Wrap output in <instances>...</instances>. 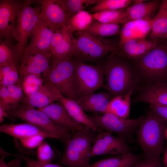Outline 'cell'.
<instances>
[{
  "label": "cell",
  "instance_id": "obj_33",
  "mask_svg": "<svg viewBox=\"0 0 167 167\" xmlns=\"http://www.w3.org/2000/svg\"><path fill=\"white\" fill-rule=\"evenodd\" d=\"M100 0H58L66 12L68 19L88 6L96 4Z\"/></svg>",
  "mask_w": 167,
  "mask_h": 167
},
{
  "label": "cell",
  "instance_id": "obj_4",
  "mask_svg": "<svg viewBox=\"0 0 167 167\" xmlns=\"http://www.w3.org/2000/svg\"><path fill=\"white\" fill-rule=\"evenodd\" d=\"M135 61V71L150 82L167 81V47L158 44Z\"/></svg>",
  "mask_w": 167,
  "mask_h": 167
},
{
  "label": "cell",
  "instance_id": "obj_49",
  "mask_svg": "<svg viewBox=\"0 0 167 167\" xmlns=\"http://www.w3.org/2000/svg\"><path fill=\"white\" fill-rule=\"evenodd\" d=\"M166 46L167 47V44H166Z\"/></svg>",
  "mask_w": 167,
  "mask_h": 167
},
{
  "label": "cell",
  "instance_id": "obj_23",
  "mask_svg": "<svg viewBox=\"0 0 167 167\" xmlns=\"http://www.w3.org/2000/svg\"><path fill=\"white\" fill-rule=\"evenodd\" d=\"M144 1L142 0L126 8L127 22L139 19H152L158 11L162 0Z\"/></svg>",
  "mask_w": 167,
  "mask_h": 167
},
{
  "label": "cell",
  "instance_id": "obj_1",
  "mask_svg": "<svg viewBox=\"0 0 167 167\" xmlns=\"http://www.w3.org/2000/svg\"><path fill=\"white\" fill-rule=\"evenodd\" d=\"M167 124V121L152 111L144 117L137 130V136L145 159L160 162Z\"/></svg>",
  "mask_w": 167,
  "mask_h": 167
},
{
  "label": "cell",
  "instance_id": "obj_48",
  "mask_svg": "<svg viewBox=\"0 0 167 167\" xmlns=\"http://www.w3.org/2000/svg\"><path fill=\"white\" fill-rule=\"evenodd\" d=\"M165 137L167 139V127L165 130Z\"/></svg>",
  "mask_w": 167,
  "mask_h": 167
},
{
  "label": "cell",
  "instance_id": "obj_2",
  "mask_svg": "<svg viewBox=\"0 0 167 167\" xmlns=\"http://www.w3.org/2000/svg\"><path fill=\"white\" fill-rule=\"evenodd\" d=\"M104 68L105 88L111 96L123 95L134 90L135 83L134 73L124 59L115 53H111Z\"/></svg>",
  "mask_w": 167,
  "mask_h": 167
},
{
  "label": "cell",
  "instance_id": "obj_32",
  "mask_svg": "<svg viewBox=\"0 0 167 167\" xmlns=\"http://www.w3.org/2000/svg\"><path fill=\"white\" fill-rule=\"evenodd\" d=\"M21 56L16 46L11 43L0 38V65L13 63L18 66Z\"/></svg>",
  "mask_w": 167,
  "mask_h": 167
},
{
  "label": "cell",
  "instance_id": "obj_13",
  "mask_svg": "<svg viewBox=\"0 0 167 167\" xmlns=\"http://www.w3.org/2000/svg\"><path fill=\"white\" fill-rule=\"evenodd\" d=\"M92 148L91 156L105 154L120 155L129 153L125 140L112 135L111 132L103 131L96 137Z\"/></svg>",
  "mask_w": 167,
  "mask_h": 167
},
{
  "label": "cell",
  "instance_id": "obj_27",
  "mask_svg": "<svg viewBox=\"0 0 167 167\" xmlns=\"http://www.w3.org/2000/svg\"><path fill=\"white\" fill-rule=\"evenodd\" d=\"M133 90L124 95L113 97L109 101L105 113L127 118L129 114L131 98Z\"/></svg>",
  "mask_w": 167,
  "mask_h": 167
},
{
  "label": "cell",
  "instance_id": "obj_20",
  "mask_svg": "<svg viewBox=\"0 0 167 167\" xmlns=\"http://www.w3.org/2000/svg\"><path fill=\"white\" fill-rule=\"evenodd\" d=\"M158 44L157 41L132 39L125 42L115 53L123 59L134 61L145 54Z\"/></svg>",
  "mask_w": 167,
  "mask_h": 167
},
{
  "label": "cell",
  "instance_id": "obj_12",
  "mask_svg": "<svg viewBox=\"0 0 167 167\" xmlns=\"http://www.w3.org/2000/svg\"><path fill=\"white\" fill-rule=\"evenodd\" d=\"M51 57L50 52L24 50L19 62V77L33 74L41 75L45 79L50 68Z\"/></svg>",
  "mask_w": 167,
  "mask_h": 167
},
{
  "label": "cell",
  "instance_id": "obj_31",
  "mask_svg": "<svg viewBox=\"0 0 167 167\" xmlns=\"http://www.w3.org/2000/svg\"><path fill=\"white\" fill-rule=\"evenodd\" d=\"M120 30L119 24L102 23L94 20L83 31L93 36L104 37L115 35L119 33Z\"/></svg>",
  "mask_w": 167,
  "mask_h": 167
},
{
  "label": "cell",
  "instance_id": "obj_26",
  "mask_svg": "<svg viewBox=\"0 0 167 167\" xmlns=\"http://www.w3.org/2000/svg\"><path fill=\"white\" fill-rule=\"evenodd\" d=\"M150 40L167 38V0H162L160 7L152 19Z\"/></svg>",
  "mask_w": 167,
  "mask_h": 167
},
{
  "label": "cell",
  "instance_id": "obj_21",
  "mask_svg": "<svg viewBox=\"0 0 167 167\" xmlns=\"http://www.w3.org/2000/svg\"><path fill=\"white\" fill-rule=\"evenodd\" d=\"M0 132L19 139L33 135H40L46 138L60 140L59 138L56 135L28 122L2 124L0 126Z\"/></svg>",
  "mask_w": 167,
  "mask_h": 167
},
{
  "label": "cell",
  "instance_id": "obj_39",
  "mask_svg": "<svg viewBox=\"0 0 167 167\" xmlns=\"http://www.w3.org/2000/svg\"><path fill=\"white\" fill-rule=\"evenodd\" d=\"M46 138L42 135H35L19 139L22 145L25 148L34 149L38 146Z\"/></svg>",
  "mask_w": 167,
  "mask_h": 167
},
{
  "label": "cell",
  "instance_id": "obj_28",
  "mask_svg": "<svg viewBox=\"0 0 167 167\" xmlns=\"http://www.w3.org/2000/svg\"><path fill=\"white\" fill-rule=\"evenodd\" d=\"M139 161L138 156L128 153L100 160L89 167H133Z\"/></svg>",
  "mask_w": 167,
  "mask_h": 167
},
{
  "label": "cell",
  "instance_id": "obj_18",
  "mask_svg": "<svg viewBox=\"0 0 167 167\" xmlns=\"http://www.w3.org/2000/svg\"><path fill=\"white\" fill-rule=\"evenodd\" d=\"M61 95L52 84L45 80L39 90L29 96H25L20 102L40 108L59 101Z\"/></svg>",
  "mask_w": 167,
  "mask_h": 167
},
{
  "label": "cell",
  "instance_id": "obj_24",
  "mask_svg": "<svg viewBox=\"0 0 167 167\" xmlns=\"http://www.w3.org/2000/svg\"><path fill=\"white\" fill-rule=\"evenodd\" d=\"M111 96L109 92L93 93L80 98L76 101L84 111L104 114L111 99Z\"/></svg>",
  "mask_w": 167,
  "mask_h": 167
},
{
  "label": "cell",
  "instance_id": "obj_10",
  "mask_svg": "<svg viewBox=\"0 0 167 167\" xmlns=\"http://www.w3.org/2000/svg\"><path fill=\"white\" fill-rule=\"evenodd\" d=\"M89 117L99 129L116 133L125 140L139 127L144 118L141 117L136 119H130L110 113L102 115L94 113Z\"/></svg>",
  "mask_w": 167,
  "mask_h": 167
},
{
  "label": "cell",
  "instance_id": "obj_17",
  "mask_svg": "<svg viewBox=\"0 0 167 167\" xmlns=\"http://www.w3.org/2000/svg\"><path fill=\"white\" fill-rule=\"evenodd\" d=\"M54 32L39 19L31 33L29 44L24 50L43 53L50 52L51 41Z\"/></svg>",
  "mask_w": 167,
  "mask_h": 167
},
{
  "label": "cell",
  "instance_id": "obj_29",
  "mask_svg": "<svg viewBox=\"0 0 167 167\" xmlns=\"http://www.w3.org/2000/svg\"><path fill=\"white\" fill-rule=\"evenodd\" d=\"M94 20L92 14L82 10L68 19L65 25L73 32L76 31H83L89 27Z\"/></svg>",
  "mask_w": 167,
  "mask_h": 167
},
{
  "label": "cell",
  "instance_id": "obj_8",
  "mask_svg": "<svg viewBox=\"0 0 167 167\" xmlns=\"http://www.w3.org/2000/svg\"><path fill=\"white\" fill-rule=\"evenodd\" d=\"M9 116L19 118L58 137L66 142L72 134L55 124L43 112L21 103L11 105Z\"/></svg>",
  "mask_w": 167,
  "mask_h": 167
},
{
  "label": "cell",
  "instance_id": "obj_35",
  "mask_svg": "<svg viewBox=\"0 0 167 167\" xmlns=\"http://www.w3.org/2000/svg\"><path fill=\"white\" fill-rule=\"evenodd\" d=\"M21 78L22 88L25 96H29L36 92L45 81L41 75L36 74H28Z\"/></svg>",
  "mask_w": 167,
  "mask_h": 167
},
{
  "label": "cell",
  "instance_id": "obj_6",
  "mask_svg": "<svg viewBox=\"0 0 167 167\" xmlns=\"http://www.w3.org/2000/svg\"><path fill=\"white\" fill-rule=\"evenodd\" d=\"M74 62V86L77 101L94 92L103 85L104 67L88 64L77 58Z\"/></svg>",
  "mask_w": 167,
  "mask_h": 167
},
{
  "label": "cell",
  "instance_id": "obj_44",
  "mask_svg": "<svg viewBox=\"0 0 167 167\" xmlns=\"http://www.w3.org/2000/svg\"><path fill=\"white\" fill-rule=\"evenodd\" d=\"M11 105L0 102V122L2 123L6 118L10 117L9 111Z\"/></svg>",
  "mask_w": 167,
  "mask_h": 167
},
{
  "label": "cell",
  "instance_id": "obj_47",
  "mask_svg": "<svg viewBox=\"0 0 167 167\" xmlns=\"http://www.w3.org/2000/svg\"><path fill=\"white\" fill-rule=\"evenodd\" d=\"M25 163L26 167H34V166H33L32 165L28 162H25Z\"/></svg>",
  "mask_w": 167,
  "mask_h": 167
},
{
  "label": "cell",
  "instance_id": "obj_45",
  "mask_svg": "<svg viewBox=\"0 0 167 167\" xmlns=\"http://www.w3.org/2000/svg\"><path fill=\"white\" fill-rule=\"evenodd\" d=\"M0 167H20V160L16 159L6 164L4 159L1 158L0 159Z\"/></svg>",
  "mask_w": 167,
  "mask_h": 167
},
{
  "label": "cell",
  "instance_id": "obj_7",
  "mask_svg": "<svg viewBox=\"0 0 167 167\" xmlns=\"http://www.w3.org/2000/svg\"><path fill=\"white\" fill-rule=\"evenodd\" d=\"M74 67L72 58L57 59L52 57L50 68L45 79L52 84L62 95L76 101Z\"/></svg>",
  "mask_w": 167,
  "mask_h": 167
},
{
  "label": "cell",
  "instance_id": "obj_37",
  "mask_svg": "<svg viewBox=\"0 0 167 167\" xmlns=\"http://www.w3.org/2000/svg\"><path fill=\"white\" fill-rule=\"evenodd\" d=\"M54 156L53 150L47 142L43 141L38 147L37 158L39 162L43 164L50 163Z\"/></svg>",
  "mask_w": 167,
  "mask_h": 167
},
{
  "label": "cell",
  "instance_id": "obj_3",
  "mask_svg": "<svg viewBox=\"0 0 167 167\" xmlns=\"http://www.w3.org/2000/svg\"><path fill=\"white\" fill-rule=\"evenodd\" d=\"M94 131L86 127L84 130L73 133L65 142L59 163L67 167H89L91 145L96 137Z\"/></svg>",
  "mask_w": 167,
  "mask_h": 167
},
{
  "label": "cell",
  "instance_id": "obj_5",
  "mask_svg": "<svg viewBox=\"0 0 167 167\" xmlns=\"http://www.w3.org/2000/svg\"><path fill=\"white\" fill-rule=\"evenodd\" d=\"M78 32L75 56L82 61L97 60L117 50L118 45L112 40L93 36L84 31Z\"/></svg>",
  "mask_w": 167,
  "mask_h": 167
},
{
  "label": "cell",
  "instance_id": "obj_38",
  "mask_svg": "<svg viewBox=\"0 0 167 167\" xmlns=\"http://www.w3.org/2000/svg\"><path fill=\"white\" fill-rule=\"evenodd\" d=\"M22 78L15 83L7 86L10 94L11 105L19 104L25 96L22 86Z\"/></svg>",
  "mask_w": 167,
  "mask_h": 167
},
{
  "label": "cell",
  "instance_id": "obj_9",
  "mask_svg": "<svg viewBox=\"0 0 167 167\" xmlns=\"http://www.w3.org/2000/svg\"><path fill=\"white\" fill-rule=\"evenodd\" d=\"M32 0H25L18 15L15 37L18 41L17 49L21 57L27 45L31 33L39 19L41 10L40 4L37 3L35 7L31 6Z\"/></svg>",
  "mask_w": 167,
  "mask_h": 167
},
{
  "label": "cell",
  "instance_id": "obj_25",
  "mask_svg": "<svg viewBox=\"0 0 167 167\" xmlns=\"http://www.w3.org/2000/svg\"><path fill=\"white\" fill-rule=\"evenodd\" d=\"M59 101L64 106L71 117L75 121L94 131L99 132L102 131L85 113L76 101L66 98L61 95Z\"/></svg>",
  "mask_w": 167,
  "mask_h": 167
},
{
  "label": "cell",
  "instance_id": "obj_30",
  "mask_svg": "<svg viewBox=\"0 0 167 167\" xmlns=\"http://www.w3.org/2000/svg\"><path fill=\"white\" fill-rule=\"evenodd\" d=\"M126 8L101 11L95 12L92 14V15L94 20L100 22L124 24L127 22L126 12Z\"/></svg>",
  "mask_w": 167,
  "mask_h": 167
},
{
  "label": "cell",
  "instance_id": "obj_42",
  "mask_svg": "<svg viewBox=\"0 0 167 167\" xmlns=\"http://www.w3.org/2000/svg\"><path fill=\"white\" fill-rule=\"evenodd\" d=\"M0 102L11 105L10 94L6 86H0Z\"/></svg>",
  "mask_w": 167,
  "mask_h": 167
},
{
  "label": "cell",
  "instance_id": "obj_46",
  "mask_svg": "<svg viewBox=\"0 0 167 167\" xmlns=\"http://www.w3.org/2000/svg\"><path fill=\"white\" fill-rule=\"evenodd\" d=\"M163 161L165 167H167V146L165 150Z\"/></svg>",
  "mask_w": 167,
  "mask_h": 167
},
{
  "label": "cell",
  "instance_id": "obj_14",
  "mask_svg": "<svg viewBox=\"0 0 167 167\" xmlns=\"http://www.w3.org/2000/svg\"><path fill=\"white\" fill-rule=\"evenodd\" d=\"M41 10L39 19L54 32L65 25L68 19L67 15L58 0H38Z\"/></svg>",
  "mask_w": 167,
  "mask_h": 167
},
{
  "label": "cell",
  "instance_id": "obj_43",
  "mask_svg": "<svg viewBox=\"0 0 167 167\" xmlns=\"http://www.w3.org/2000/svg\"><path fill=\"white\" fill-rule=\"evenodd\" d=\"M133 167H162L160 162L145 159L138 161Z\"/></svg>",
  "mask_w": 167,
  "mask_h": 167
},
{
  "label": "cell",
  "instance_id": "obj_22",
  "mask_svg": "<svg viewBox=\"0 0 167 167\" xmlns=\"http://www.w3.org/2000/svg\"><path fill=\"white\" fill-rule=\"evenodd\" d=\"M135 101L167 105V81L152 83L144 87Z\"/></svg>",
  "mask_w": 167,
  "mask_h": 167
},
{
  "label": "cell",
  "instance_id": "obj_15",
  "mask_svg": "<svg viewBox=\"0 0 167 167\" xmlns=\"http://www.w3.org/2000/svg\"><path fill=\"white\" fill-rule=\"evenodd\" d=\"M75 43L73 32L65 25L54 34L50 51L52 57L57 59L72 58L75 56Z\"/></svg>",
  "mask_w": 167,
  "mask_h": 167
},
{
  "label": "cell",
  "instance_id": "obj_19",
  "mask_svg": "<svg viewBox=\"0 0 167 167\" xmlns=\"http://www.w3.org/2000/svg\"><path fill=\"white\" fill-rule=\"evenodd\" d=\"M151 21L152 19H139L129 21L124 24L119 33L118 49L128 41L145 39L150 33Z\"/></svg>",
  "mask_w": 167,
  "mask_h": 167
},
{
  "label": "cell",
  "instance_id": "obj_16",
  "mask_svg": "<svg viewBox=\"0 0 167 167\" xmlns=\"http://www.w3.org/2000/svg\"><path fill=\"white\" fill-rule=\"evenodd\" d=\"M37 109L45 113L55 124L71 133L84 130L86 127L74 120L59 101Z\"/></svg>",
  "mask_w": 167,
  "mask_h": 167
},
{
  "label": "cell",
  "instance_id": "obj_34",
  "mask_svg": "<svg viewBox=\"0 0 167 167\" xmlns=\"http://www.w3.org/2000/svg\"><path fill=\"white\" fill-rule=\"evenodd\" d=\"M19 77L18 66L13 63L0 65V86H7L15 83Z\"/></svg>",
  "mask_w": 167,
  "mask_h": 167
},
{
  "label": "cell",
  "instance_id": "obj_11",
  "mask_svg": "<svg viewBox=\"0 0 167 167\" xmlns=\"http://www.w3.org/2000/svg\"><path fill=\"white\" fill-rule=\"evenodd\" d=\"M24 1L0 0V38L12 43L15 39V33L17 19Z\"/></svg>",
  "mask_w": 167,
  "mask_h": 167
},
{
  "label": "cell",
  "instance_id": "obj_36",
  "mask_svg": "<svg viewBox=\"0 0 167 167\" xmlns=\"http://www.w3.org/2000/svg\"><path fill=\"white\" fill-rule=\"evenodd\" d=\"M133 1L131 0H100L91 9L90 12L95 13L126 8Z\"/></svg>",
  "mask_w": 167,
  "mask_h": 167
},
{
  "label": "cell",
  "instance_id": "obj_40",
  "mask_svg": "<svg viewBox=\"0 0 167 167\" xmlns=\"http://www.w3.org/2000/svg\"><path fill=\"white\" fill-rule=\"evenodd\" d=\"M15 156L28 162L34 167H62L57 164L49 163L43 164L22 154H16Z\"/></svg>",
  "mask_w": 167,
  "mask_h": 167
},
{
  "label": "cell",
  "instance_id": "obj_41",
  "mask_svg": "<svg viewBox=\"0 0 167 167\" xmlns=\"http://www.w3.org/2000/svg\"><path fill=\"white\" fill-rule=\"evenodd\" d=\"M150 106L152 111L163 119L167 121V105L151 103Z\"/></svg>",
  "mask_w": 167,
  "mask_h": 167
}]
</instances>
